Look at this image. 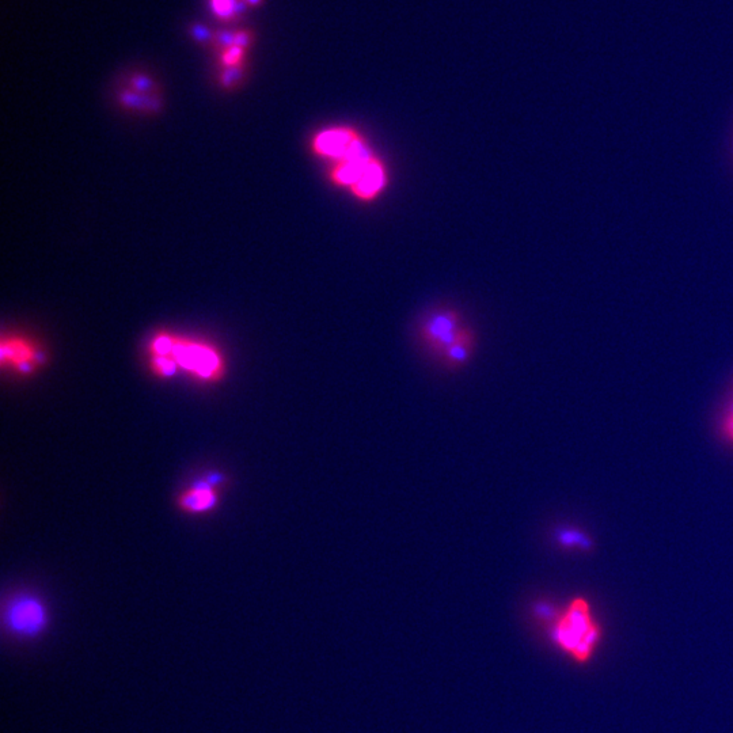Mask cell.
Wrapping results in <instances>:
<instances>
[{
	"mask_svg": "<svg viewBox=\"0 0 733 733\" xmlns=\"http://www.w3.org/2000/svg\"><path fill=\"white\" fill-rule=\"evenodd\" d=\"M242 50L243 48L240 46H231L228 49H226L224 55H223V62L228 67H233V65H237L240 59H242Z\"/></svg>",
	"mask_w": 733,
	"mask_h": 733,
	"instance_id": "5bb4252c",
	"label": "cell"
},
{
	"mask_svg": "<svg viewBox=\"0 0 733 733\" xmlns=\"http://www.w3.org/2000/svg\"><path fill=\"white\" fill-rule=\"evenodd\" d=\"M150 352L151 355L172 357L178 368L204 382H215L224 372V363L219 352L204 343L159 334L152 340Z\"/></svg>",
	"mask_w": 733,
	"mask_h": 733,
	"instance_id": "6da1fadb",
	"label": "cell"
},
{
	"mask_svg": "<svg viewBox=\"0 0 733 733\" xmlns=\"http://www.w3.org/2000/svg\"><path fill=\"white\" fill-rule=\"evenodd\" d=\"M216 15L220 18H231L238 11L235 0H211Z\"/></svg>",
	"mask_w": 733,
	"mask_h": 733,
	"instance_id": "4fadbf2b",
	"label": "cell"
},
{
	"mask_svg": "<svg viewBox=\"0 0 733 733\" xmlns=\"http://www.w3.org/2000/svg\"><path fill=\"white\" fill-rule=\"evenodd\" d=\"M599 631L592 624L588 603L582 599L573 601L552 629V638L576 659L584 660L598 641Z\"/></svg>",
	"mask_w": 733,
	"mask_h": 733,
	"instance_id": "7a4b0ae2",
	"label": "cell"
},
{
	"mask_svg": "<svg viewBox=\"0 0 733 733\" xmlns=\"http://www.w3.org/2000/svg\"><path fill=\"white\" fill-rule=\"evenodd\" d=\"M360 135L359 130L350 127L327 128L314 136L311 149L315 155L336 162L345 156Z\"/></svg>",
	"mask_w": 733,
	"mask_h": 733,
	"instance_id": "5b68a950",
	"label": "cell"
},
{
	"mask_svg": "<svg viewBox=\"0 0 733 733\" xmlns=\"http://www.w3.org/2000/svg\"><path fill=\"white\" fill-rule=\"evenodd\" d=\"M10 625L23 633H34L43 624V605L32 599H21L10 607Z\"/></svg>",
	"mask_w": 733,
	"mask_h": 733,
	"instance_id": "9c48e42d",
	"label": "cell"
},
{
	"mask_svg": "<svg viewBox=\"0 0 733 733\" xmlns=\"http://www.w3.org/2000/svg\"><path fill=\"white\" fill-rule=\"evenodd\" d=\"M247 1H249L250 4H253V6H256V4H259L261 0H247Z\"/></svg>",
	"mask_w": 733,
	"mask_h": 733,
	"instance_id": "e0dca14e",
	"label": "cell"
},
{
	"mask_svg": "<svg viewBox=\"0 0 733 733\" xmlns=\"http://www.w3.org/2000/svg\"><path fill=\"white\" fill-rule=\"evenodd\" d=\"M193 33L194 37H196L197 40H203V41H205V40L210 39V33H208V30H205V29L201 27V26H196V27H194Z\"/></svg>",
	"mask_w": 733,
	"mask_h": 733,
	"instance_id": "2e32d148",
	"label": "cell"
},
{
	"mask_svg": "<svg viewBox=\"0 0 733 733\" xmlns=\"http://www.w3.org/2000/svg\"><path fill=\"white\" fill-rule=\"evenodd\" d=\"M557 540L560 542L563 547H579L582 550H588L591 547V542L588 537L582 535L577 530H569L563 528L557 533Z\"/></svg>",
	"mask_w": 733,
	"mask_h": 733,
	"instance_id": "8fae6325",
	"label": "cell"
},
{
	"mask_svg": "<svg viewBox=\"0 0 733 733\" xmlns=\"http://www.w3.org/2000/svg\"><path fill=\"white\" fill-rule=\"evenodd\" d=\"M215 482L207 479L198 481L179 497V507L191 514H203L212 509L217 504Z\"/></svg>",
	"mask_w": 733,
	"mask_h": 733,
	"instance_id": "ba28073f",
	"label": "cell"
},
{
	"mask_svg": "<svg viewBox=\"0 0 733 733\" xmlns=\"http://www.w3.org/2000/svg\"><path fill=\"white\" fill-rule=\"evenodd\" d=\"M0 356L3 366L8 364L22 374L33 372L36 366H39L43 362L40 357V352H37L34 346L17 338L1 341Z\"/></svg>",
	"mask_w": 733,
	"mask_h": 733,
	"instance_id": "8992f818",
	"label": "cell"
},
{
	"mask_svg": "<svg viewBox=\"0 0 733 733\" xmlns=\"http://www.w3.org/2000/svg\"><path fill=\"white\" fill-rule=\"evenodd\" d=\"M388 182L386 166L381 158H376L369 165L360 181L350 189V193L360 201H374L385 191Z\"/></svg>",
	"mask_w": 733,
	"mask_h": 733,
	"instance_id": "52a82bcc",
	"label": "cell"
},
{
	"mask_svg": "<svg viewBox=\"0 0 733 733\" xmlns=\"http://www.w3.org/2000/svg\"><path fill=\"white\" fill-rule=\"evenodd\" d=\"M151 366L153 374L160 378H172L178 371V366L169 356L151 355Z\"/></svg>",
	"mask_w": 733,
	"mask_h": 733,
	"instance_id": "7c38bea8",
	"label": "cell"
},
{
	"mask_svg": "<svg viewBox=\"0 0 733 733\" xmlns=\"http://www.w3.org/2000/svg\"><path fill=\"white\" fill-rule=\"evenodd\" d=\"M378 156L371 149L366 137L360 135L345 156L340 160H336V165L331 167L329 174L330 181L338 188L350 191L360 181L369 165Z\"/></svg>",
	"mask_w": 733,
	"mask_h": 733,
	"instance_id": "3957f363",
	"label": "cell"
},
{
	"mask_svg": "<svg viewBox=\"0 0 733 733\" xmlns=\"http://www.w3.org/2000/svg\"><path fill=\"white\" fill-rule=\"evenodd\" d=\"M463 324L458 311L437 310L430 314L421 324V336L427 345L443 355L446 349L463 331Z\"/></svg>",
	"mask_w": 733,
	"mask_h": 733,
	"instance_id": "277c9868",
	"label": "cell"
},
{
	"mask_svg": "<svg viewBox=\"0 0 733 733\" xmlns=\"http://www.w3.org/2000/svg\"><path fill=\"white\" fill-rule=\"evenodd\" d=\"M722 431L725 433V437L733 443V406L728 410L724 423H722Z\"/></svg>",
	"mask_w": 733,
	"mask_h": 733,
	"instance_id": "9a60e30c",
	"label": "cell"
},
{
	"mask_svg": "<svg viewBox=\"0 0 733 733\" xmlns=\"http://www.w3.org/2000/svg\"><path fill=\"white\" fill-rule=\"evenodd\" d=\"M473 346H474V336H473L472 330L465 327L463 331L460 333V336L446 349V352L443 353V357L448 364L462 366L470 359V356L473 353Z\"/></svg>",
	"mask_w": 733,
	"mask_h": 733,
	"instance_id": "30bf717a",
	"label": "cell"
}]
</instances>
